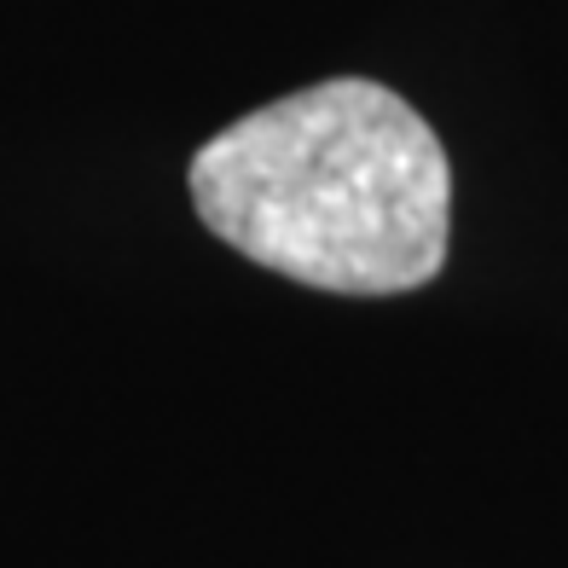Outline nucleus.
I'll return each mask as SVG.
<instances>
[{
	"label": "nucleus",
	"mask_w": 568,
	"mask_h": 568,
	"mask_svg": "<svg viewBox=\"0 0 568 568\" xmlns=\"http://www.w3.org/2000/svg\"><path fill=\"white\" fill-rule=\"evenodd\" d=\"M192 203L267 273L400 296L447 262L453 163L395 88L337 75L221 128L192 158Z\"/></svg>",
	"instance_id": "nucleus-1"
}]
</instances>
